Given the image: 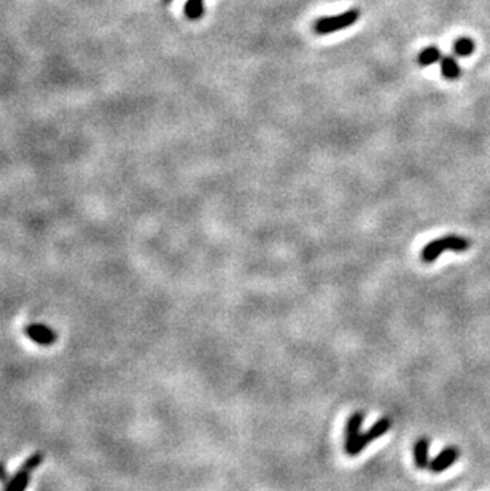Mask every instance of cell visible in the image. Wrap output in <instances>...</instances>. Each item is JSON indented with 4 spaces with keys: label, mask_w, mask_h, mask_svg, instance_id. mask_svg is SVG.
Wrapping results in <instances>:
<instances>
[{
    "label": "cell",
    "mask_w": 490,
    "mask_h": 491,
    "mask_svg": "<svg viewBox=\"0 0 490 491\" xmlns=\"http://www.w3.org/2000/svg\"><path fill=\"white\" fill-rule=\"evenodd\" d=\"M42 461H44V455H42V453H35V455H32L29 460L21 466L19 471L16 472L13 477L8 476L3 464L0 463V483H2V491H24L30 482V474L40 466Z\"/></svg>",
    "instance_id": "obj_1"
},
{
    "label": "cell",
    "mask_w": 490,
    "mask_h": 491,
    "mask_svg": "<svg viewBox=\"0 0 490 491\" xmlns=\"http://www.w3.org/2000/svg\"><path fill=\"white\" fill-rule=\"evenodd\" d=\"M471 247V242L466 237L460 236H444L441 239H436L433 242H430L428 245H425L422 248V253H420V258H422L424 263H433L439 258L441 254L447 250H452V252H466L468 248Z\"/></svg>",
    "instance_id": "obj_2"
},
{
    "label": "cell",
    "mask_w": 490,
    "mask_h": 491,
    "mask_svg": "<svg viewBox=\"0 0 490 491\" xmlns=\"http://www.w3.org/2000/svg\"><path fill=\"white\" fill-rule=\"evenodd\" d=\"M359 18L360 12L356 8H352L336 16H327V18L317 19L316 24H314V30H316L318 35H327L332 34V32L350 28V26H354L356 21H359Z\"/></svg>",
    "instance_id": "obj_3"
},
{
    "label": "cell",
    "mask_w": 490,
    "mask_h": 491,
    "mask_svg": "<svg viewBox=\"0 0 490 491\" xmlns=\"http://www.w3.org/2000/svg\"><path fill=\"white\" fill-rule=\"evenodd\" d=\"M390 428H392V420L390 418L385 417V418H381L379 421H376V423L372 425L371 428L368 429L366 432H361V434L359 436V439L355 441V444L347 450V455L349 456H356L360 452L365 450L370 442L379 439V437H382L383 434H385V432Z\"/></svg>",
    "instance_id": "obj_4"
},
{
    "label": "cell",
    "mask_w": 490,
    "mask_h": 491,
    "mask_svg": "<svg viewBox=\"0 0 490 491\" xmlns=\"http://www.w3.org/2000/svg\"><path fill=\"white\" fill-rule=\"evenodd\" d=\"M24 333L29 339H32L35 344H39V345L55 344L56 337H57V334L55 333V331L45 326V324H30V326L26 328Z\"/></svg>",
    "instance_id": "obj_5"
},
{
    "label": "cell",
    "mask_w": 490,
    "mask_h": 491,
    "mask_svg": "<svg viewBox=\"0 0 490 491\" xmlns=\"http://www.w3.org/2000/svg\"><path fill=\"white\" fill-rule=\"evenodd\" d=\"M459 448L457 447H447L433 461H430L428 469L431 472H443L447 467H451L457 460H459Z\"/></svg>",
    "instance_id": "obj_6"
},
{
    "label": "cell",
    "mask_w": 490,
    "mask_h": 491,
    "mask_svg": "<svg viewBox=\"0 0 490 491\" xmlns=\"http://www.w3.org/2000/svg\"><path fill=\"white\" fill-rule=\"evenodd\" d=\"M363 420H365L363 412H355L352 417L349 418L347 425H345V452L355 444L356 439H359Z\"/></svg>",
    "instance_id": "obj_7"
},
{
    "label": "cell",
    "mask_w": 490,
    "mask_h": 491,
    "mask_svg": "<svg viewBox=\"0 0 490 491\" xmlns=\"http://www.w3.org/2000/svg\"><path fill=\"white\" fill-rule=\"evenodd\" d=\"M428 450H430V439H427V437H420L414 445V460H415V466L419 469H425L430 466Z\"/></svg>",
    "instance_id": "obj_8"
},
{
    "label": "cell",
    "mask_w": 490,
    "mask_h": 491,
    "mask_svg": "<svg viewBox=\"0 0 490 491\" xmlns=\"http://www.w3.org/2000/svg\"><path fill=\"white\" fill-rule=\"evenodd\" d=\"M441 72H443L444 78L447 80H457L462 75L460 66L452 56H444L441 59Z\"/></svg>",
    "instance_id": "obj_9"
},
{
    "label": "cell",
    "mask_w": 490,
    "mask_h": 491,
    "mask_svg": "<svg viewBox=\"0 0 490 491\" xmlns=\"http://www.w3.org/2000/svg\"><path fill=\"white\" fill-rule=\"evenodd\" d=\"M441 59H443V56H441L439 48H436V46L425 48V50L420 51V55H419V64L422 67L431 66V64H436Z\"/></svg>",
    "instance_id": "obj_10"
},
{
    "label": "cell",
    "mask_w": 490,
    "mask_h": 491,
    "mask_svg": "<svg viewBox=\"0 0 490 491\" xmlns=\"http://www.w3.org/2000/svg\"><path fill=\"white\" fill-rule=\"evenodd\" d=\"M185 15L188 19H199L204 15V0H186Z\"/></svg>",
    "instance_id": "obj_11"
},
{
    "label": "cell",
    "mask_w": 490,
    "mask_h": 491,
    "mask_svg": "<svg viewBox=\"0 0 490 491\" xmlns=\"http://www.w3.org/2000/svg\"><path fill=\"white\" fill-rule=\"evenodd\" d=\"M454 51L457 56L466 57L475 51V44H473L471 39H465V37H463V39H459L454 44Z\"/></svg>",
    "instance_id": "obj_12"
},
{
    "label": "cell",
    "mask_w": 490,
    "mask_h": 491,
    "mask_svg": "<svg viewBox=\"0 0 490 491\" xmlns=\"http://www.w3.org/2000/svg\"><path fill=\"white\" fill-rule=\"evenodd\" d=\"M164 2H166V3H169V2H170V0H164Z\"/></svg>",
    "instance_id": "obj_13"
}]
</instances>
